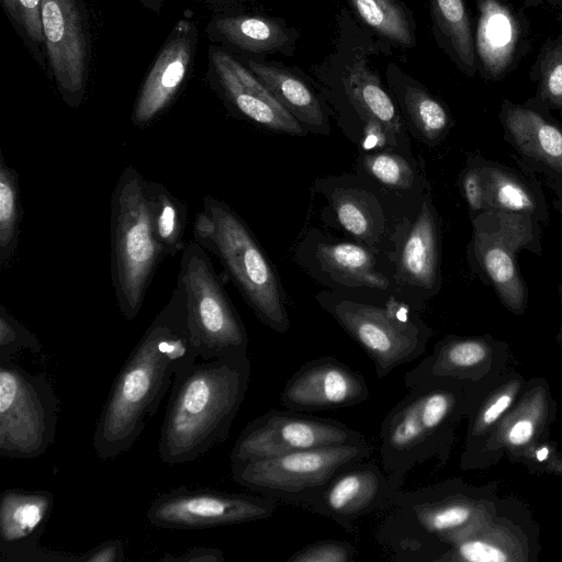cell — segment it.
I'll return each mask as SVG.
<instances>
[{
	"instance_id": "45",
	"label": "cell",
	"mask_w": 562,
	"mask_h": 562,
	"mask_svg": "<svg viewBox=\"0 0 562 562\" xmlns=\"http://www.w3.org/2000/svg\"><path fill=\"white\" fill-rule=\"evenodd\" d=\"M145 9L159 14L164 0H137Z\"/></svg>"
},
{
	"instance_id": "47",
	"label": "cell",
	"mask_w": 562,
	"mask_h": 562,
	"mask_svg": "<svg viewBox=\"0 0 562 562\" xmlns=\"http://www.w3.org/2000/svg\"><path fill=\"white\" fill-rule=\"evenodd\" d=\"M548 454H549V450L548 448L546 447H542L541 449H539L536 453V457L539 461H544L547 458H548Z\"/></svg>"
},
{
	"instance_id": "7",
	"label": "cell",
	"mask_w": 562,
	"mask_h": 562,
	"mask_svg": "<svg viewBox=\"0 0 562 562\" xmlns=\"http://www.w3.org/2000/svg\"><path fill=\"white\" fill-rule=\"evenodd\" d=\"M322 305L369 356L379 379L420 357L432 335L409 305L393 296L382 304L339 297Z\"/></svg>"
},
{
	"instance_id": "3",
	"label": "cell",
	"mask_w": 562,
	"mask_h": 562,
	"mask_svg": "<svg viewBox=\"0 0 562 562\" xmlns=\"http://www.w3.org/2000/svg\"><path fill=\"white\" fill-rule=\"evenodd\" d=\"M193 239L222 262L257 317L284 334L290 321L279 280L241 218L223 201L205 196L193 224Z\"/></svg>"
},
{
	"instance_id": "42",
	"label": "cell",
	"mask_w": 562,
	"mask_h": 562,
	"mask_svg": "<svg viewBox=\"0 0 562 562\" xmlns=\"http://www.w3.org/2000/svg\"><path fill=\"white\" fill-rule=\"evenodd\" d=\"M533 434V423L529 419H520L508 429L507 439L513 446H522L532 438Z\"/></svg>"
},
{
	"instance_id": "27",
	"label": "cell",
	"mask_w": 562,
	"mask_h": 562,
	"mask_svg": "<svg viewBox=\"0 0 562 562\" xmlns=\"http://www.w3.org/2000/svg\"><path fill=\"white\" fill-rule=\"evenodd\" d=\"M344 85L348 98L361 114L380 123L389 136L402 132V121L392 98L366 60L355 59L347 67Z\"/></svg>"
},
{
	"instance_id": "22",
	"label": "cell",
	"mask_w": 562,
	"mask_h": 562,
	"mask_svg": "<svg viewBox=\"0 0 562 562\" xmlns=\"http://www.w3.org/2000/svg\"><path fill=\"white\" fill-rule=\"evenodd\" d=\"M239 59L301 124L319 132L326 127V115L318 98L294 69L272 60Z\"/></svg>"
},
{
	"instance_id": "29",
	"label": "cell",
	"mask_w": 562,
	"mask_h": 562,
	"mask_svg": "<svg viewBox=\"0 0 562 562\" xmlns=\"http://www.w3.org/2000/svg\"><path fill=\"white\" fill-rule=\"evenodd\" d=\"M144 192L148 205L154 236L164 256L183 251V236L188 220L187 205L164 184L145 179Z\"/></svg>"
},
{
	"instance_id": "14",
	"label": "cell",
	"mask_w": 562,
	"mask_h": 562,
	"mask_svg": "<svg viewBox=\"0 0 562 562\" xmlns=\"http://www.w3.org/2000/svg\"><path fill=\"white\" fill-rule=\"evenodd\" d=\"M206 80L213 92L236 116L277 132L304 134L302 124L245 63L215 44H210L207 48Z\"/></svg>"
},
{
	"instance_id": "11",
	"label": "cell",
	"mask_w": 562,
	"mask_h": 562,
	"mask_svg": "<svg viewBox=\"0 0 562 562\" xmlns=\"http://www.w3.org/2000/svg\"><path fill=\"white\" fill-rule=\"evenodd\" d=\"M42 26L52 78L67 106L83 103L91 65V25L85 0H42Z\"/></svg>"
},
{
	"instance_id": "10",
	"label": "cell",
	"mask_w": 562,
	"mask_h": 562,
	"mask_svg": "<svg viewBox=\"0 0 562 562\" xmlns=\"http://www.w3.org/2000/svg\"><path fill=\"white\" fill-rule=\"evenodd\" d=\"M58 398L50 383L13 360L0 361V454L34 459L55 441Z\"/></svg>"
},
{
	"instance_id": "17",
	"label": "cell",
	"mask_w": 562,
	"mask_h": 562,
	"mask_svg": "<svg viewBox=\"0 0 562 562\" xmlns=\"http://www.w3.org/2000/svg\"><path fill=\"white\" fill-rule=\"evenodd\" d=\"M369 396L363 375L327 356L302 364L285 382L280 402L288 409L312 413L359 405Z\"/></svg>"
},
{
	"instance_id": "13",
	"label": "cell",
	"mask_w": 562,
	"mask_h": 562,
	"mask_svg": "<svg viewBox=\"0 0 562 562\" xmlns=\"http://www.w3.org/2000/svg\"><path fill=\"white\" fill-rule=\"evenodd\" d=\"M277 499L262 494L178 487L156 497L147 520L166 529H202L270 518Z\"/></svg>"
},
{
	"instance_id": "1",
	"label": "cell",
	"mask_w": 562,
	"mask_h": 562,
	"mask_svg": "<svg viewBox=\"0 0 562 562\" xmlns=\"http://www.w3.org/2000/svg\"><path fill=\"white\" fill-rule=\"evenodd\" d=\"M187 318V295L178 277L169 301L122 366L94 428L101 460L130 450L157 412L179 373L198 359Z\"/></svg>"
},
{
	"instance_id": "35",
	"label": "cell",
	"mask_w": 562,
	"mask_h": 562,
	"mask_svg": "<svg viewBox=\"0 0 562 562\" xmlns=\"http://www.w3.org/2000/svg\"><path fill=\"white\" fill-rule=\"evenodd\" d=\"M363 165L376 180L389 187L406 188L413 181V172L400 156L374 153L364 156Z\"/></svg>"
},
{
	"instance_id": "43",
	"label": "cell",
	"mask_w": 562,
	"mask_h": 562,
	"mask_svg": "<svg viewBox=\"0 0 562 562\" xmlns=\"http://www.w3.org/2000/svg\"><path fill=\"white\" fill-rule=\"evenodd\" d=\"M512 395L503 394L493 404H491L482 415V424L491 425L510 406Z\"/></svg>"
},
{
	"instance_id": "21",
	"label": "cell",
	"mask_w": 562,
	"mask_h": 562,
	"mask_svg": "<svg viewBox=\"0 0 562 562\" xmlns=\"http://www.w3.org/2000/svg\"><path fill=\"white\" fill-rule=\"evenodd\" d=\"M482 173L487 210L528 215L547 224L549 210L541 182L531 172L473 156Z\"/></svg>"
},
{
	"instance_id": "30",
	"label": "cell",
	"mask_w": 562,
	"mask_h": 562,
	"mask_svg": "<svg viewBox=\"0 0 562 562\" xmlns=\"http://www.w3.org/2000/svg\"><path fill=\"white\" fill-rule=\"evenodd\" d=\"M317 257L322 267L340 283L385 289L389 281L373 265L364 248L351 243L321 244Z\"/></svg>"
},
{
	"instance_id": "26",
	"label": "cell",
	"mask_w": 562,
	"mask_h": 562,
	"mask_svg": "<svg viewBox=\"0 0 562 562\" xmlns=\"http://www.w3.org/2000/svg\"><path fill=\"white\" fill-rule=\"evenodd\" d=\"M434 37L467 75L475 71V47L464 0H428Z\"/></svg>"
},
{
	"instance_id": "6",
	"label": "cell",
	"mask_w": 562,
	"mask_h": 562,
	"mask_svg": "<svg viewBox=\"0 0 562 562\" xmlns=\"http://www.w3.org/2000/svg\"><path fill=\"white\" fill-rule=\"evenodd\" d=\"M471 222L472 237L467 252L471 269L508 310L522 313L528 286L517 257L521 250L542 255V224L528 215L497 210L472 215Z\"/></svg>"
},
{
	"instance_id": "31",
	"label": "cell",
	"mask_w": 562,
	"mask_h": 562,
	"mask_svg": "<svg viewBox=\"0 0 562 562\" xmlns=\"http://www.w3.org/2000/svg\"><path fill=\"white\" fill-rule=\"evenodd\" d=\"M23 207L19 175L0 153V269H9L16 257Z\"/></svg>"
},
{
	"instance_id": "33",
	"label": "cell",
	"mask_w": 562,
	"mask_h": 562,
	"mask_svg": "<svg viewBox=\"0 0 562 562\" xmlns=\"http://www.w3.org/2000/svg\"><path fill=\"white\" fill-rule=\"evenodd\" d=\"M42 346L36 335L19 322L4 305H0V361L13 360L22 350L38 352Z\"/></svg>"
},
{
	"instance_id": "48",
	"label": "cell",
	"mask_w": 562,
	"mask_h": 562,
	"mask_svg": "<svg viewBox=\"0 0 562 562\" xmlns=\"http://www.w3.org/2000/svg\"><path fill=\"white\" fill-rule=\"evenodd\" d=\"M559 290H560V295H561V301H562V283L559 285Z\"/></svg>"
},
{
	"instance_id": "4",
	"label": "cell",
	"mask_w": 562,
	"mask_h": 562,
	"mask_svg": "<svg viewBox=\"0 0 562 562\" xmlns=\"http://www.w3.org/2000/svg\"><path fill=\"white\" fill-rule=\"evenodd\" d=\"M144 182L143 175L128 166L111 196V278L119 308L127 321L140 311L154 272L165 257L153 233Z\"/></svg>"
},
{
	"instance_id": "38",
	"label": "cell",
	"mask_w": 562,
	"mask_h": 562,
	"mask_svg": "<svg viewBox=\"0 0 562 562\" xmlns=\"http://www.w3.org/2000/svg\"><path fill=\"white\" fill-rule=\"evenodd\" d=\"M460 187L471 216L487 210L485 183L473 157L469 158L461 172Z\"/></svg>"
},
{
	"instance_id": "18",
	"label": "cell",
	"mask_w": 562,
	"mask_h": 562,
	"mask_svg": "<svg viewBox=\"0 0 562 562\" xmlns=\"http://www.w3.org/2000/svg\"><path fill=\"white\" fill-rule=\"evenodd\" d=\"M394 491L384 470L363 460L339 471L302 506L351 530L359 518L383 509Z\"/></svg>"
},
{
	"instance_id": "41",
	"label": "cell",
	"mask_w": 562,
	"mask_h": 562,
	"mask_svg": "<svg viewBox=\"0 0 562 562\" xmlns=\"http://www.w3.org/2000/svg\"><path fill=\"white\" fill-rule=\"evenodd\" d=\"M223 551L213 547H193L181 555L166 554L160 559L164 562H223Z\"/></svg>"
},
{
	"instance_id": "15",
	"label": "cell",
	"mask_w": 562,
	"mask_h": 562,
	"mask_svg": "<svg viewBox=\"0 0 562 562\" xmlns=\"http://www.w3.org/2000/svg\"><path fill=\"white\" fill-rule=\"evenodd\" d=\"M199 27L191 12L175 23L139 87L131 121L146 127L161 116L186 85L196 55Z\"/></svg>"
},
{
	"instance_id": "46",
	"label": "cell",
	"mask_w": 562,
	"mask_h": 562,
	"mask_svg": "<svg viewBox=\"0 0 562 562\" xmlns=\"http://www.w3.org/2000/svg\"><path fill=\"white\" fill-rule=\"evenodd\" d=\"M553 206L562 215V193L555 195Z\"/></svg>"
},
{
	"instance_id": "19",
	"label": "cell",
	"mask_w": 562,
	"mask_h": 562,
	"mask_svg": "<svg viewBox=\"0 0 562 562\" xmlns=\"http://www.w3.org/2000/svg\"><path fill=\"white\" fill-rule=\"evenodd\" d=\"M499 119L518 166L541 176L555 195L562 193V128L540 111L512 102L503 104Z\"/></svg>"
},
{
	"instance_id": "39",
	"label": "cell",
	"mask_w": 562,
	"mask_h": 562,
	"mask_svg": "<svg viewBox=\"0 0 562 562\" xmlns=\"http://www.w3.org/2000/svg\"><path fill=\"white\" fill-rule=\"evenodd\" d=\"M453 558L471 562H505L508 560L505 552L487 542L464 539L453 549Z\"/></svg>"
},
{
	"instance_id": "23",
	"label": "cell",
	"mask_w": 562,
	"mask_h": 562,
	"mask_svg": "<svg viewBox=\"0 0 562 562\" xmlns=\"http://www.w3.org/2000/svg\"><path fill=\"white\" fill-rule=\"evenodd\" d=\"M385 78L402 112L415 130L428 140L441 139L451 125L447 108L393 61L386 66Z\"/></svg>"
},
{
	"instance_id": "34",
	"label": "cell",
	"mask_w": 562,
	"mask_h": 562,
	"mask_svg": "<svg viewBox=\"0 0 562 562\" xmlns=\"http://www.w3.org/2000/svg\"><path fill=\"white\" fill-rule=\"evenodd\" d=\"M334 211L339 224L356 237L370 240L373 222L369 209L352 192L339 193L334 200Z\"/></svg>"
},
{
	"instance_id": "32",
	"label": "cell",
	"mask_w": 562,
	"mask_h": 562,
	"mask_svg": "<svg viewBox=\"0 0 562 562\" xmlns=\"http://www.w3.org/2000/svg\"><path fill=\"white\" fill-rule=\"evenodd\" d=\"M3 10L35 61L46 69L42 0H1Z\"/></svg>"
},
{
	"instance_id": "28",
	"label": "cell",
	"mask_w": 562,
	"mask_h": 562,
	"mask_svg": "<svg viewBox=\"0 0 562 562\" xmlns=\"http://www.w3.org/2000/svg\"><path fill=\"white\" fill-rule=\"evenodd\" d=\"M357 18L376 36L402 48L417 44V24L403 0H346Z\"/></svg>"
},
{
	"instance_id": "20",
	"label": "cell",
	"mask_w": 562,
	"mask_h": 562,
	"mask_svg": "<svg viewBox=\"0 0 562 562\" xmlns=\"http://www.w3.org/2000/svg\"><path fill=\"white\" fill-rule=\"evenodd\" d=\"M211 44L239 58L266 59L269 55L292 57L300 32L284 19L238 8L217 10L205 25Z\"/></svg>"
},
{
	"instance_id": "25",
	"label": "cell",
	"mask_w": 562,
	"mask_h": 562,
	"mask_svg": "<svg viewBox=\"0 0 562 562\" xmlns=\"http://www.w3.org/2000/svg\"><path fill=\"white\" fill-rule=\"evenodd\" d=\"M401 276L414 285L434 290L438 284V225L429 199L404 243L400 257Z\"/></svg>"
},
{
	"instance_id": "8",
	"label": "cell",
	"mask_w": 562,
	"mask_h": 562,
	"mask_svg": "<svg viewBox=\"0 0 562 562\" xmlns=\"http://www.w3.org/2000/svg\"><path fill=\"white\" fill-rule=\"evenodd\" d=\"M178 277L187 295L188 328L201 360L247 355L248 335L227 296L207 251L187 243Z\"/></svg>"
},
{
	"instance_id": "5",
	"label": "cell",
	"mask_w": 562,
	"mask_h": 562,
	"mask_svg": "<svg viewBox=\"0 0 562 562\" xmlns=\"http://www.w3.org/2000/svg\"><path fill=\"white\" fill-rule=\"evenodd\" d=\"M443 381L422 384L387 413L380 434L382 469L394 490L416 465L442 451L443 435L458 397Z\"/></svg>"
},
{
	"instance_id": "12",
	"label": "cell",
	"mask_w": 562,
	"mask_h": 562,
	"mask_svg": "<svg viewBox=\"0 0 562 562\" xmlns=\"http://www.w3.org/2000/svg\"><path fill=\"white\" fill-rule=\"evenodd\" d=\"M366 440L346 424L293 409H269L250 420L236 439L231 464L294 451Z\"/></svg>"
},
{
	"instance_id": "37",
	"label": "cell",
	"mask_w": 562,
	"mask_h": 562,
	"mask_svg": "<svg viewBox=\"0 0 562 562\" xmlns=\"http://www.w3.org/2000/svg\"><path fill=\"white\" fill-rule=\"evenodd\" d=\"M543 61L539 92L541 101L550 108L562 110V44L554 47Z\"/></svg>"
},
{
	"instance_id": "2",
	"label": "cell",
	"mask_w": 562,
	"mask_h": 562,
	"mask_svg": "<svg viewBox=\"0 0 562 562\" xmlns=\"http://www.w3.org/2000/svg\"><path fill=\"white\" fill-rule=\"evenodd\" d=\"M251 373L247 355L194 362L171 386L158 441L167 464L192 462L223 443L246 396Z\"/></svg>"
},
{
	"instance_id": "9",
	"label": "cell",
	"mask_w": 562,
	"mask_h": 562,
	"mask_svg": "<svg viewBox=\"0 0 562 562\" xmlns=\"http://www.w3.org/2000/svg\"><path fill=\"white\" fill-rule=\"evenodd\" d=\"M368 440L233 463V480L254 492L303 505L342 469L368 459Z\"/></svg>"
},
{
	"instance_id": "16",
	"label": "cell",
	"mask_w": 562,
	"mask_h": 562,
	"mask_svg": "<svg viewBox=\"0 0 562 562\" xmlns=\"http://www.w3.org/2000/svg\"><path fill=\"white\" fill-rule=\"evenodd\" d=\"M54 508L49 491L9 488L0 497L1 562H78V554L40 547Z\"/></svg>"
},
{
	"instance_id": "44",
	"label": "cell",
	"mask_w": 562,
	"mask_h": 562,
	"mask_svg": "<svg viewBox=\"0 0 562 562\" xmlns=\"http://www.w3.org/2000/svg\"><path fill=\"white\" fill-rule=\"evenodd\" d=\"M203 4H206L213 9L224 10L231 8H238L243 4L256 1V0H196Z\"/></svg>"
},
{
	"instance_id": "36",
	"label": "cell",
	"mask_w": 562,
	"mask_h": 562,
	"mask_svg": "<svg viewBox=\"0 0 562 562\" xmlns=\"http://www.w3.org/2000/svg\"><path fill=\"white\" fill-rule=\"evenodd\" d=\"M355 546L347 541L325 539L306 544L293 552L286 562H352Z\"/></svg>"
},
{
	"instance_id": "40",
	"label": "cell",
	"mask_w": 562,
	"mask_h": 562,
	"mask_svg": "<svg viewBox=\"0 0 562 562\" xmlns=\"http://www.w3.org/2000/svg\"><path fill=\"white\" fill-rule=\"evenodd\" d=\"M123 558L124 543L119 539H112L78 554V562H120Z\"/></svg>"
},
{
	"instance_id": "24",
	"label": "cell",
	"mask_w": 562,
	"mask_h": 562,
	"mask_svg": "<svg viewBox=\"0 0 562 562\" xmlns=\"http://www.w3.org/2000/svg\"><path fill=\"white\" fill-rule=\"evenodd\" d=\"M518 34V23L507 7L498 0H479L475 55L491 76L497 77L508 67Z\"/></svg>"
},
{
	"instance_id": "49",
	"label": "cell",
	"mask_w": 562,
	"mask_h": 562,
	"mask_svg": "<svg viewBox=\"0 0 562 562\" xmlns=\"http://www.w3.org/2000/svg\"><path fill=\"white\" fill-rule=\"evenodd\" d=\"M562 111V110H561Z\"/></svg>"
}]
</instances>
